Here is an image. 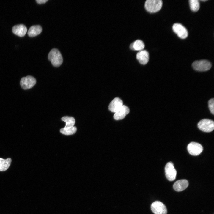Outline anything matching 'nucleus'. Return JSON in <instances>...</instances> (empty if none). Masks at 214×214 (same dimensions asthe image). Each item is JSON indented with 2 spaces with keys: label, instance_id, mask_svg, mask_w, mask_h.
Masks as SVG:
<instances>
[{
  "label": "nucleus",
  "instance_id": "obj_8",
  "mask_svg": "<svg viewBox=\"0 0 214 214\" xmlns=\"http://www.w3.org/2000/svg\"><path fill=\"white\" fill-rule=\"evenodd\" d=\"M187 150L191 155L197 156L199 155L203 150V147L200 144L196 142H191L187 146Z\"/></svg>",
  "mask_w": 214,
  "mask_h": 214
},
{
  "label": "nucleus",
  "instance_id": "obj_4",
  "mask_svg": "<svg viewBox=\"0 0 214 214\" xmlns=\"http://www.w3.org/2000/svg\"><path fill=\"white\" fill-rule=\"evenodd\" d=\"M198 127L202 131L210 132L214 128L213 121L208 119H203L200 121L198 124Z\"/></svg>",
  "mask_w": 214,
  "mask_h": 214
},
{
  "label": "nucleus",
  "instance_id": "obj_5",
  "mask_svg": "<svg viewBox=\"0 0 214 214\" xmlns=\"http://www.w3.org/2000/svg\"><path fill=\"white\" fill-rule=\"evenodd\" d=\"M165 172L166 176L169 181H173L175 179L177 171L171 162H168L166 164L165 167Z\"/></svg>",
  "mask_w": 214,
  "mask_h": 214
},
{
  "label": "nucleus",
  "instance_id": "obj_18",
  "mask_svg": "<svg viewBox=\"0 0 214 214\" xmlns=\"http://www.w3.org/2000/svg\"><path fill=\"white\" fill-rule=\"evenodd\" d=\"M77 128L75 126L70 127H64L60 130V132L62 134L69 135L73 134L75 133Z\"/></svg>",
  "mask_w": 214,
  "mask_h": 214
},
{
  "label": "nucleus",
  "instance_id": "obj_11",
  "mask_svg": "<svg viewBox=\"0 0 214 214\" xmlns=\"http://www.w3.org/2000/svg\"><path fill=\"white\" fill-rule=\"evenodd\" d=\"M123 105L122 100L118 97H116L110 102L108 109L111 112L115 113Z\"/></svg>",
  "mask_w": 214,
  "mask_h": 214
},
{
  "label": "nucleus",
  "instance_id": "obj_22",
  "mask_svg": "<svg viewBox=\"0 0 214 214\" xmlns=\"http://www.w3.org/2000/svg\"><path fill=\"white\" fill-rule=\"evenodd\" d=\"M48 1V0H36V1L39 4L45 3Z\"/></svg>",
  "mask_w": 214,
  "mask_h": 214
},
{
  "label": "nucleus",
  "instance_id": "obj_23",
  "mask_svg": "<svg viewBox=\"0 0 214 214\" xmlns=\"http://www.w3.org/2000/svg\"><path fill=\"white\" fill-rule=\"evenodd\" d=\"M200 1H201L204 2L207 1V0H200Z\"/></svg>",
  "mask_w": 214,
  "mask_h": 214
},
{
  "label": "nucleus",
  "instance_id": "obj_14",
  "mask_svg": "<svg viewBox=\"0 0 214 214\" xmlns=\"http://www.w3.org/2000/svg\"><path fill=\"white\" fill-rule=\"evenodd\" d=\"M27 31V29L25 26L23 24L15 25L12 28L13 33L19 37L24 36Z\"/></svg>",
  "mask_w": 214,
  "mask_h": 214
},
{
  "label": "nucleus",
  "instance_id": "obj_9",
  "mask_svg": "<svg viewBox=\"0 0 214 214\" xmlns=\"http://www.w3.org/2000/svg\"><path fill=\"white\" fill-rule=\"evenodd\" d=\"M173 31L180 38H186L188 36V32L186 28L181 24L175 23L172 26Z\"/></svg>",
  "mask_w": 214,
  "mask_h": 214
},
{
  "label": "nucleus",
  "instance_id": "obj_13",
  "mask_svg": "<svg viewBox=\"0 0 214 214\" xmlns=\"http://www.w3.org/2000/svg\"><path fill=\"white\" fill-rule=\"evenodd\" d=\"M189 183L186 179L177 180L174 184L173 188L176 191L180 192L185 189L188 186Z\"/></svg>",
  "mask_w": 214,
  "mask_h": 214
},
{
  "label": "nucleus",
  "instance_id": "obj_10",
  "mask_svg": "<svg viewBox=\"0 0 214 214\" xmlns=\"http://www.w3.org/2000/svg\"><path fill=\"white\" fill-rule=\"evenodd\" d=\"M129 111L128 108L126 106L123 105L115 113L114 118L115 120H117L122 119L129 113Z\"/></svg>",
  "mask_w": 214,
  "mask_h": 214
},
{
  "label": "nucleus",
  "instance_id": "obj_7",
  "mask_svg": "<svg viewBox=\"0 0 214 214\" xmlns=\"http://www.w3.org/2000/svg\"><path fill=\"white\" fill-rule=\"evenodd\" d=\"M36 81L34 78L28 75L21 78L20 81L21 87L24 89H28L32 88L35 84Z\"/></svg>",
  "mask_w": 214,
  "mask_h": 214
},
{
  "label": "nucleus",
  "instance_id": "obj_20",
  "mask_svg": "<svg viewBox=\"0 0 214 214\" xmlns=\"http://www.w3.org/2000/svg\"><path fill=\"white\" fill-rule=\"evenodd\" d=\"M189 3L191 10L194 12L197 11L200 8L199 1L198 0H190Z\"/></svg>",
  "mask_w": 214,
  "mask_h": 214
},
{
  "label": "nucleus",
  "instance_id": "obj_17",
  "mask_svg": "<svg viewBox=\"0 0 214 214\" xmlns=\"http://www.w3.org/2000/svg\"><path fill=\"white\" fill-rule=\"evenodd\" d=\"M12 160L10 158L6 159L0 158V171L6 170L10 166Z\"/></svg>",
  "mask_w": 214,
  "mask_h": 214
},
{
  "label": "nucleus",
  "instance_id": "obj_21",
  "mask_svg": "<svg viewBox=\"0 0 214 214\" xmlns=\"http://www.w3.org/2000/svg\"><path fill=\"white\" fill-rule=\"evenodd\" d=\"M209 110L213 114H214V99L213 98L210 99L208 102Z\"/></svg>",
  "mask_w": 214,
  "mask_h": 214
},
{
  "label": "nucleus",
  "instance_id": "obj_12",
  "mask_svg": "<svg viewBox=\"0 0 214 214\" xmlns=\"http://www.w3.org/2000/svg\"><path fill=\"white\" fill-rule=\"evenodd\" d=\"M136 57L140 64L143 65L146 64L149 60V54L146 50L140 51L136 54Z\"/></svg>",
  "mask_w": 214,
  "mask_h": 214
},
{
  "label": "nucleus",
  "instance_id": "obj_6",
  "mask_svg": "<svg viewBox=\"0 0 214 214\" xmlns=\"http://www.w3.org/2000/svg\"><path fill=\"white\" fill-rule=\"evenodd\" d=\"M151 209L155 214H166L167 213L165 205L159 201L153 202L151 206Z\"/></svg>",
  "mask_w": 214,
  "mask_h": 214
},
{
  "label": "nucleus",
  "instance_id": "obj_3",
  "mask_svg": "<svg viewBox=\"0 0 214 214\" xmlns=\"http://www.w3.org/2000/svg\"><path fill=\"white\" fill-rule=\"evenodd\" d=\"M193 68L199 71H205L209 70L211 67V63L205 60L194 61L192 64Z\"/></svg>",
  "mask_w": 214,
  "mask_h": 214
},
{
  "label": "nucleus",
  "instance_id": "obj_19",
  "mask_svg": "<svg viewBox=\"0 0 214 214\" xmlns=\"http://www.w3.org/2000/svg\"><path fill=\"white\" fill-rule=\"evenodd\" d=\"M61 119L66 122V125L65 127H73L75 123L74 118L72 117L64 116Z\"/></svg>",
  "mask_w": 214,
  "mask_h": 214
},
{
  "label": "nucleus",
  "instance_id": "obj_1",
  "mask_svg": "<svg viewBox=\"0 0 214 214\" xmlns=\"http://www.w3.org/2000/svg\"><path fill=\"white\" fill-rule=\"evenodd\" d=\"M48 59L52 64L55 67H58L62 64L63 59L60 52L56 48L52 49L49 52Z\"/></svg>",
  "mask_w": 214,
  "mask_h": 214
},
{
  "label": "nucleus",
  "instance_id": "obj_16",
  "mask_svg": "<svg viewBox=\"0 0 214 214\" xmlns=\"http://www.w3.org/2000/svg\"><path fill=\"white\" fill-rule=\"evenodd\" d=\"M144 47L143 41L141 40H137L131 44L130 48L133 50L141 51L143 50Z\"/></svg>",
  "mask_w": 214,
  "mask_h": 214
},
{
  "label": "nucleus",
  "instance_id": "obj_2",
  "mask_svg": "<svg viewBox=\"0 0 214 214\" xmlns=\"http://www.w3.org/2000/svg\"><path fill=\"white\" fill-rule=\"evenodd\" d=\"M162 4V1L161 0H147L145 3V8L148 12L154 13L161 9Z\"/></svg>",
  "mask_w": 214,
  "mask_h": 214
},
{
  "label": "nucleus",
  "instance_id": "obj_15",
  "mask_svg": "<svg viewBox=\"0 0 214 214\" xmlns=\"http://www.w3.org/2000/svg\"><path fill=\"white\" fill-rule=\"evenodd\" d=\"M41 26L39 25H34L29 29L28 34L30 37H34L39 34L42 31Z\"/></svg>",
  "mask_w": 214,
  "mask_h": 214
}]
</instances>
